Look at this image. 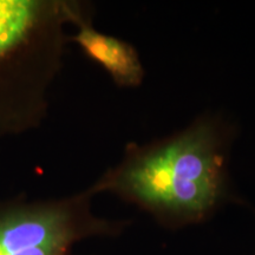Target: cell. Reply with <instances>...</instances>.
Returning <instances> with one entry per match:
<instances>
[{"label": "cell", "instance_id": "cell-1", "mask_svg": "<svg viewBox=\"0 0 255 255\" xmlns=\"http://www.w3.org/2000/svg\"><path fill=\"white\" fill-rule=\"evenodd\" d=\"M234 138L228 121L205 114L174 135L127 145L123 158L89 189L138 207L164 228L200 225L225 205L241 202L229 176Z\"/></svg>", "mask_w": 255, "mask_h": 255}, {"label": "cell", "instance_id": "cell-2", "mask_svg": "<svg viewBox=\"0 0 255 255\" xmlns=\"http://www.w3.org/2000/svg\"><path fill=\"white\" fill-rule=\"evenodd\" d=\"M90 14L77 0H0V141L41 126L70 41L65 26Z\"/></svg>", "mask_w": 255, "mask_h": 255}, {"label": "cell", "instance_id": "cell-3", "mask_svg": "<svg viewBox=\"0 0 255 255\" xmlns=\"http://www.w3.org/2000/svg\"><path fill=\"white\" fill-rule=\"evenodd\" d=\"M90 189L52 200L0 201V255H73L79 241L117 237L128 221L96 216Z\"/></svg>", "mask_w": 255, "mask_h": 255}, {"label": "cell", "instance_id": "cell-4", "mask_svg": "<svg viewBox=\"0 0 255 255\" xmlns=\"http://www.w3.org/2000/svg\"><path fill=\"white\" fill-rule=\"evenodd\" d=\"M70 41L81 47L85 56L101 65L121 88H137L143 83L145 70L136 47L120 38L105 34L92 25V14L75 24Z\"/></svg>", "mask_w": 255, "mask_h": 255}]
</instances>
